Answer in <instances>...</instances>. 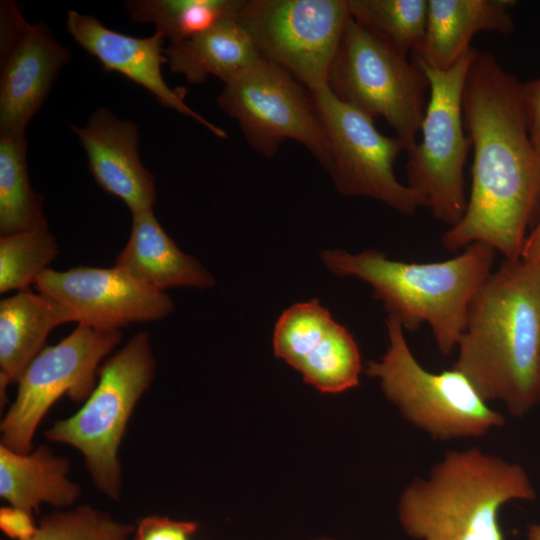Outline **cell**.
<instances>
[{"mask_svg": "<svg viewBox=\"0 0 540 540\" xmlns=\"http://www.w3.org/2000/svg\"><path fill=\"white\" fill-rule=\"evenodd\" d=\"M0 529L11 539L32 540L38 531L32 513L23 509L4 506L0 509Z\"/></svg>", "mask_w": 540, "mask_h": 540, "instance_id": "cell-30", "label": "cell"}, {"mask_svg": "<svg viewBox=\"0 0 540 540\" xmlns=\"http://www.w3.org/2000/svg\"><path fill=\"white\" fill-rule=\"evenodd\" d=\"M535 498L519 464L478 448L450 450L426 477L404 488L397 513L415 540H504L501 508Z\"/></svg>", "mask_w": 540, "mask_h": 540, "instance_id": "cell-4", "label": "cell"}, {"mask_svg": "<svg viewBox=\"0 0 540 540\" xmlns=\"http://www.w3.org/2000/svg\"><path fill=\"white\" fill-rule=\"evenodd\" d=\"M311 95L330 143L328 172L337 190L376 199L405 215L423 207L419 195L394 173V162L406 144L381 134L374 119L341 101L329 85Z\"/></svg>", "mask_w": 540, "mask_h": 540, "instance_id": "cell-12", "label": "cell"}, {"mask_svg": "<svg viewBox=\"0 0 540 540\" xmlns=\"http://www.w3.org/2000/svg\"><path fill=\"white\" fill-rule=\"evenodd\" d=\"M513 0H428L424 40L413 60L446 70L466 56L481 31L511 34Z\"/></svg>", "mask_w": 540, "mask_h": 540, "instance_id": "cell-18", "label": "cell"}, {"mask_svg": "<svg viewBox=\"0 0 540 540\" xmlns=\"http://www.w3.org/2000/svg\"><path fill=\"white\" fill-rule=\"evenodd\" d=\"M121 338V330L78 325L57 344L46 346L17 382L16 398L0 423V445L20 454L30 452L41 420L60 397L77 403L88 399L101 361Z\"/></svg>", "mask_w": 540, "mask_h": 540, "instance_id": "cell-11", "label": "cell"}, {"mask_svg": "<svg viewBox=\"0 0 540 540\" xmlns=\"http://www.w3.org/2000/svg\"><path fill=\"white\" fill-rule=\"evenodd\" d=\"M135 525L118 521L90 505L42 517L32 540H128Z\"/></svg>", "mask_w": 540, "mask_h": 540, "instance_id": "cell-27", "label": "cell"}, {"mask_svg": "<svg viewBox=\"0 0 540 540\" xmlns=\"http://www.w3.org/2000/svg\"><path fill=\"white\" fill-rule=\"evenodd\" d=\"M69 126L87 155L97 184L120 198L132 214L152 209L156 200L155 177L140 159L137 124L99 107L84 127Z\"/></svg>", "mask_w": 540, "mask_h": 540, "instance_id": "cell-17", "label": "cell"}, {"mask_svg": "<svg viewBox=\"0 0 540 540\" xmlns=\"http://www.w3.org/2000/svg\"><path fill=\"white\" fill-rule=\"evenodd\" d=\"M452 366L517 418L540 401V263L504 260L469 307Z\"/></svg>", "mask_w": 540, "mask_h": 540, "instance_id": "cell-2", "label": "cell"}, {"mask_svg": "<svg viewBox=\"0 0 540 540\" xmlns=\"http://www.w3.org/2000/svg\"><path fill=\"white\" fill-rule=\"evenodd\" d=\"M74 315L78 325L120 330L130 323L157 321L174 309L172 299L119 267L47 268L34 284Z\"/></svg>", "mask_w": 540, "mask_h": 540, "instance_id": "cell-14", "label": "cell"}, {"mask_svg": "<svg viewBox=\"0 0 540 540\" xmlns=\"http://www.w3.org/2000/svg\"><path fill=\"white\" fill-rule=\"evenodd\" d=\"M527 540H540V524H533L529 526Z\"/></svg>", "mask_w": 540, "mask_h": 540, "instance_id": "cell-32", "label": "cell"}, {"mask_svg": "<svg viewBox=\"0 0 540 540\" xmlns=\"http://www.w3.org/2000/svg\"><path fill=\"white\" fill-rule=\"evenodd\" d=\"M164 54L170 70L191 84H201L210 75L226 83L263 59L238 15L192 37L168 43Z\"/></svg>", "mask_w": 540, "mask_h": 540, "instance_id": "cell-21", "label": "cell"}, {"mask_svg": "<svg viewBox=\"0 0 540 540\" xmlns=\"http://www.w3.org/2000/svg\"><path fill=\"white\" fill-rule=\"evenodd\" d=\"M463 120L472 142V184L465 213L442 236L450 251L482 243L505 260L521 257L540 206V158L529 138L521 82L495 55L477 52L465 82Z\"/></svg>", "mask_w": 540, "mask_h": 540, "instance_id": "cell-1", "label": "cell"}, {"mask_svg": "<svg viewBox=\"0 0 540 540\" xmlns=\"http://www.w3.org/2000/svg\"><path fill=\"white\" fill-rule=\"evenodd\" d=\"M217 102L258 153L273 157L291 139L329 170L330 143L314 99L283 68L261 59L226 82Z\"/></svg>", "mask_w": 540, "mask_h": 540, "instance_id": "cell-9", "label": "cell"}, {"mask_svg": "<svg viewBox=\"0 0 540 540\" xmlns=\"http://www.w3.org/2000/svg\"><path fill=\"white\" fill-rule=\"evenodd\" d=\"M328 84L344 103L372 119H385L406 144V151L416 144L429 89L424 72L352 17Z\"/></svg>", "mask_w": 540, "mask_h": 540, "instance_id": "cell-8", "label": "cell"}, {"mask_svg": "<svg viewBox=\"0 0 540 540\" xmlns=\"http://www.w3.org/2000/svg\"><path fill=\"white\" fill-rule=\"evenodd\" d=\"M155 371L149 334L138 332L100 366L99 381L82 408L44 432L48 441L77 449L96 488L113 500L122 489L119 447Z\"/></svg>", "mask_w": 540, "mask_h": 540, "instance_id": "cell-5", "label": "cell"}, {"mask_svg": "<svg viewBox=\"0 0 540 540\" xmlns=\"http://www.w3.org/2000/svg\"><path fill=\"white\" fill-rule=\"evenodd\" d=\"M197 530L196 522L152 515L137 521L134 540H190Z\"/></svg>", "mask_w": 540, "mask_h": 540, "instance_id": "cell-28", "label": "cell"}, {"mask_svg": "<svg viewBox=\"0 0 540 540\" xmlns=\"http://www.w3.org/2000/svg\"><path fill=\"white\" fill-rule=\"evenodd\" d=\"M495 253L486 244L474 243L439 262L392 260L375 249L357 254L326 250L321 258L334 274L368 283L374 298L403 329L428 325L439 352L448 356L457 348L472 300L492 273Z\"/></svg>", "mask_w": 540, "mask_h": 540, "instance_id": "cell-3", "label": "cell"}, {"mask_svg": "<svg viewBox=\"0 0 540 540\" xmlns=\"http://www.w3.org/2000/svg\"><path fill=\"white\" fill-rule=\"evenodd\" d=\"M114 266L164 292L173 287L205 289L215 284L213 276L196 258L179 249L153 209L132 214L129 239Z\"/></svg>", "mask_w": 540, "mask_h": 540, "instance_id": "cell-19", "label": "cell"}, {"mask_svg": "<svg viewBox=\"0 0 540 540\" xmlns=\"http://www.w3.org/2000/svg\"><path fill=\"white\" fill-rule=\"evenodd\" d=\"M75 322L72 312L54 298L29 290L0 301V381L17 383L32 360L46 347L57 326Z\"/></svg>", "mask_w": 540, "mask_h": 540, "instance_id": "cell-20", "label": "cell"}, {"mask_svg": "<svg viewBox=\"0 0 540 540\" xmlns=\"http://www.w3.org/2000/svg\"><path fill=\"white\" fill-rule=\"evenodd\" d=\"M350 17L348 0H245L238 13L262 57L310 92L329 85Z\"/></svg>", "mask_w": 540, "mask_h": 540, "instance_id": "cell-10", "label": "cell"}, {"mask_svg": "<svg viewBox=\"0 0 540 540\" xmlns=\"http://www.w3.org/2000/svg\"><path fill=\"white\" fill-rule=\"evenodd\" d=\"M520 258L527 262L540 263V217L526 237Z\"/></svg>", "mask_w": 540, "mask_h": 540, "instance_id": "cell-31", "label": "cell"}, {"mask_svg": "<svg viewBox=\"0 0 540 540\" xmlns=\"http://www.w3.org/2000/svg\"><path fill=\"white\" fill-rule=\"evenodd\" d=\"M319 540H332V539H319Z\"/></svg>", "mask_w": 540, "mask_h": 540, "instance_id": "cell-33", "label": "cell"}, {"mask_svg": "<svg viewBox=\"0 0 540 540\" xmlns=\"http://www.w3.org/2000/svg\"><path fill=\"white\" fill-rule=\"evenodd\" d=\"M70 461L39 445L20 454L0 445V497L32 513L42 503L65 508L81 494L80 485L68 477Z\"/></svg>", "mask_w": 540, "mask_h": 540, "instance_id": "cell-22", "label": "cell"}, {"mask_svg": "<svg viewBox=\"0 0 540 540\" xmlns=\"http://www.w3.org/2000/svg\"><path fill=\"white\" fill-rule=\"evenodd\" d=\"M59 252L48 229L0 237V292L29 290Z\"/></svg>", "mask_w": 540, "mask_h": 540, "instance_id": "cell-26", "label": "cell"}, {"mask_svg": "<svg viewBox=\"0 0 540 540\" xmlns=\"http://www.w3.org/2000/svg\"><path fill=\"white\" fill-rule=\"evenodd\" d=\"M275 355L324 393L359 384L360 351L352 334L318 300L297 303L279 317L273 334Z\"/></svg>", "mask_w": 540, "mask_h": 540, "instance_id": "cell-15", "label": "cell"}, {"mask_svg": "<svg viewBox=\"0 0 540 540\" xmlns=\"http://www.w3.org/2000/svg\"><path fill=\"white\" fill-rule=\"evenodd\" d=\"M244 0H129L124 7L134 23H151L168 43L199 34L238 15Z\"/></svg>", "mask_w": 540, "mask_h": 540, "instance_id": "cell-24", "label": "cell"}, {"mask_svg": "<svg viewBox=\"0 0 540 540\" xmlns=\"http://www.w3.org/2000/svg\"><path fill=\"white\" fill-rule=\"evenodd\" d=\"M521 97L529 138L540 158V77L521 83Z\"/></svg>", "mask_w": 540, "mask_h": 540, "instance_id": "cell-29", "label": "cell"}, {"mask_svg": "<svg viewBox=\"0 0 540 540\" xmlns=\"http://www.w3.org/2000/svg\"><path fill=\"white\" fill-rule=\"evenodd\" d=\"M46 229L43 198L29 180L27 139L0 137V234Z\"/></svg>", "mask_w": 540, "mask_h": 540, "instance_id": "cell-23", "label": "cell"}, {"mask_svg": "<svg viewBox=\"0 0 540 540\" xmlns=\"http://www.w3.org/2000/svg\"><path fill=\"white\" fill-rule=\"evenodd\" d=\"M70 58L45 23H29L16 3L1 2L0 137L25 136Z\"/></svg>", "mask_w": 540, "mask_h": 540, "instance_id": "cell-13", "label": "cell"}, {"mask_svg": "<svg viewBox=\"0 0 540 540\" xmlns=\"http://www.w3.org/2000/svg\"><path fill=\"white\" fill-rule=\"evenodd\" d=\"M388 346L366 374L377 378L385 397L413 426L434 439L481 437L502 427L505 417L491 408L471 382L453 367L426 370L413 355L400 322L386 320Z\"/></svg>", "mask_w": 540, "mask_h": 540, "instance_id": "cell-6", "label": "cell"}, {"mask_svg": "<svg viewBox=\"0 0 540 540\" xmlns=\"http://www.w3.org/2000/svg\"><path fill=\"white\" fill-rule=\"evenodd\" d=\"M478 50L473 49L446 70L414 61L429 83V99L421 124V139L407 152L408 186L432 215L454 226L463 217L464 166L472 142L463 120V92L470 65Z\"/></svg>", "mask_w": 540, "mask_h": 540, "instance_id": "cell-7", "label": "cell"}, {"mask_svg": "<svg viewBox=\"0 0 540 540\" xmlns=\"http://www.w3.org/2000/svg\"><path fill=\"white\" fill-rule=\"evenodd\" d=\"M66 29L71 37L107 71L118 72L147 89L164 107L192 118L215 136L226 139V132L192 110L183 92L168 86L162 75L167 63L165 38L158 32L139 38L113 31L96 18L77 11L67 12Z\"/></svg>", "mask_w": 540, "mask_h": 540, "instance_id": "cell-16", "label": "cell"}, {"mask_svg": "<svg viewBox=\"0 0 540 540\" xmlns=\"http://www.w3.org/2000/svg\"><path fill=\"white\" fill-rule=\"evenodd\" d=\"M348 7L356 22L404 56L424 40L428 0H348Z\"/></svg>", "mask_w": 540, "mask_h": 540, "instance_id": "cell-25", "label": "cell"}]
</instances>
